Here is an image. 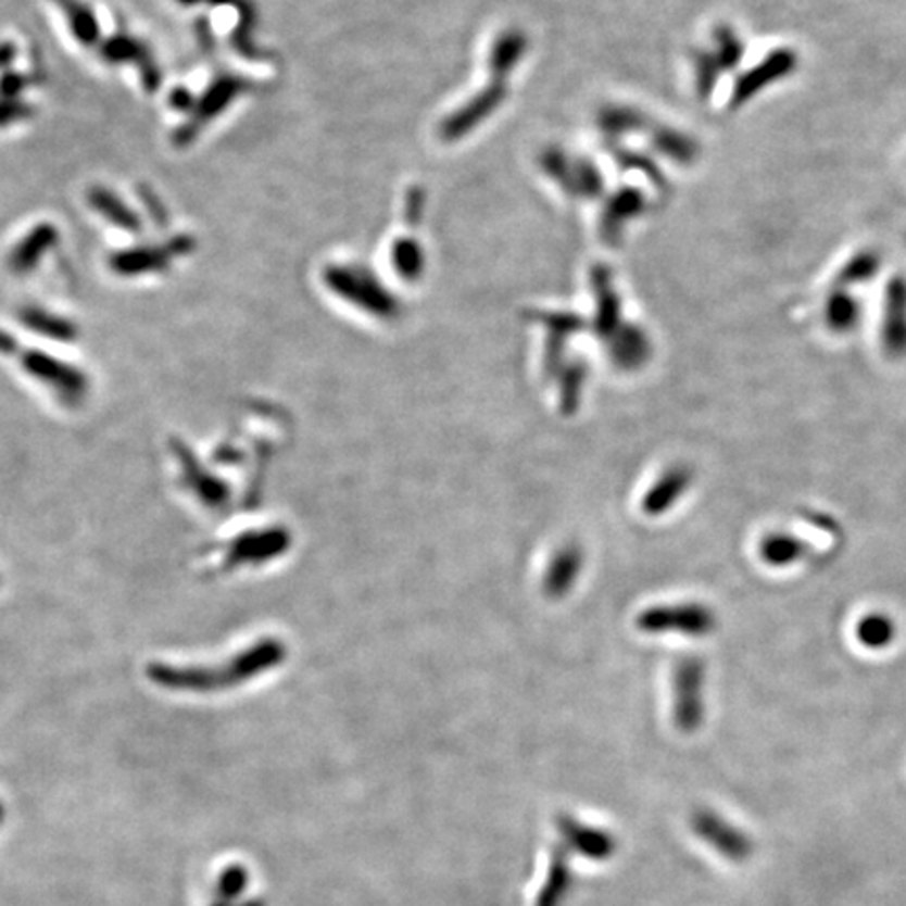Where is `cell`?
<instances>
[{"label":"cell","mask_w":906,"mask_h":906,"mask_svg":"<svg viewBox=\"0 0 906 906\" xmlns=\"http://www.w3.org/2000/svg\"><path fill=\"white\" fill-rule=\"evenodd\" d=\"M854 636L869 651H885L898 638V624L883 611H869L858 619Z\"/></svg>","instance_id":"cell-6"},{"label":"cell","mask_w":906,"mask_h":906,"mask_svg":"<svg viewBox=\"0 0 906 906\" xmlns=\"http://www.w3.org/2000/svg\"><path fill=\"white\" fill-rule=\"evenodd\" d=\"M290 545V533L284 529L265 531L261 536H252V540H246L238 548V561H267L277 556L279 552L288 550Z\"/></svg>","instance_id":"cell-8"},{"label":"cell","mask_w":906,"mask_h":906,"mask_svg":"<svg viewBox=\"0 0 906 906\" xmlns=\"http://www.w3.org/2000/svg\"><path fill=\"white\" fill-rule=\"evenodd\" d=\"M695 473L687 464H674L653 483L642 500V513L662 516L669 513L691 489Z\"/></svg>","instance_id":"cell-4"},{"label":"cell","mask_w":906,"mask_h":906,"mask_svg":"<svg viewBox=\"0 0 906 906\" xmlns=\"http://www.w3.org/2000/svg\"><path fill=\"white\" fill-rule=\"evenodd\" d=\"M55 242V231L49 227H40L36 234H32L26 242L20 246V250H15L13 254V269L15 272L24 273L30 272L32 265L40 259V250L49 248V243Z\"/></svg>","instance_id":"cell-10"},{"label":"cell","mask_w":906,"mask_h":906,"mask_svg":"<svg viewBox=\"0 0 906 906\" xmlns=\"http://www.w3.org/2000/svg\"><path fill=\"white\" fill-rule=\"evenodd\" d=\"M636 626L644 634H680L687 638H707L718 630V615L709 604H659L642 611Z\"/></svg>","instance_id":"cell-1"},{"label":"cell","mask_w":906,"mask_h":906,"mask_svg":"<svg viewBox=\"0 0 906 906\" xmlns=\"http://www.w3.org/2000/svg\"><path fill=\"white\" fill-rule=\"evenodd\" d=\"M162 265H164V256L155 250H137L135 254L116 259V267H121V272L126 273L146 272L150 267H162Z\"/></svg>","instance_id":"cell-13"},{"label":"cell","mask_w":906,"mask_h":906,"mask_svg":"<svg viewBox=\"0 0 906 906\" xmlns=\"http://www.w3.org/2000/svg\"><path fill=\"white\" fill-rule=\"evenodd\" d=\"M141 49H139V45L137 42H133L130 38H114L112 42H108V47H105V58L110 61H124V60H141V53H139Z\"/></svg>","instance_id":"cell-14"},{"label":"cell","mask_w":906,"mask_h":906,"mask_svg":"<svg viewBox=\"0 0 906 906\" xmlns=\"http://www.w3.org/2000/svg\"><path fill=\"white\" fill-rule=\"evenodd\" d=\"M579 569H581V552L575 545L563 548L548 567L544 579L545 594L552 599L565 596L571 590Z\"/></svg>","instance_id":"cell-7"},{"label":"cell","mask_w":906,"mask_h":906,"mask_svg":"<svg viewBox=\"0 0 906 906\" xmlns=\"http://www.w3.org/2000/svg\"><path fill=\"white\" fill-rule=\"evenodd\" d=\"M91 204L95 209H97V211L108 214V216H110V221L118 223L121 227H126V229H139V221H137V216H135L133 212L128 211L124 204H121L114 196H110L108 191H103V189H95L91 193Z\"/></svg>","instance_id":"cell-11"},{"label":"cell","mask_w":906,"mask_h":906,"mask_svg":"<svg viewBox=\"0 0 906 906\" xmlns=\"http://www.w3.org/2000/svg\"><path fill=\"white\" fill-rule=\"evenodd\" d=\"M565 833H567L569 842L579 847L590 858H608L615 850V840L608 833L579 827V825H574V820H567Z\"/></svg>","instance_id":"cell-9"},{"label":"cell","mask_w":906,"mask_h":906,"mask_svg":"<svg viewBox=\"0 0 906 906\" xmlns=\"http://www.w3.org/2000/svg\"><path fill=\"white\" fill-rule=\"evenodd\" d=\"M808 552V544L787 531H772L759 542V556L772 569L797 565Z\"/></svg>","instance_id":"cell-5"},{"label":"cell","mask_w":906,"mask_h":906,"mask_svg":"<svg viewBox=\"0 0 906 906\" xmlns=\"http://www.w3.org/2000/svg\"><path fill=\"white\" fill-rule=\"evenodd\" d=\"M61 7L65 9V13L72 20V28L74 34L85 42V45H92L97 38V24L92 20V13L78 0H58Z\"/></svg>","instance_id":"cell-12"},{"label":"cell","mask_w":906,"mask_h":906,"mask_svg":"<svg viewBox=\"0 0 906 906\" xmlns=\"http://www.w3.org/2000/svg\"><path fill=\"white\" fill-rule=\"evenodd\" d=\"M175 105H177V108H181V110L189 108V105H191V103H189V95H187V92H177V95H175Z\"/></svg>","instance_id":"cell-15"},{"label":"cell","mask_w":906,"mask_h":906,"mask_svg":"<svg viewBox=\"0 0 906 906\" xmlns=\"http://www.w3.org/2000/svg\"><path fill=\"white\" fill-rule=\"evenodd\" d=\"M181 2H198V0H181Z\"/></svg>","instance_id":"cell-16"},{"label":"cell","mask_w":906,"mask_h":906,"mask_svg":"<svg viewBox=\"0 0 906 906\" xmlns=\"http://www.w3.org/2000/svg\"><path fill=\"white\" fill-rule=\"evenodd\" d=\"M671 691H674V707H671V718H674V726L680 732H696L703 722H705V714H707V695H705V687H707V665L696 657V655H689L682 657L676 667H674V676H671Z\"/></svg>","instance_id":"cell-2"},{"label":"cell","mask_w":906,"mask_h":906,"mask_svg":"<svg viewBox=\"0 0 906 906\" xmlns=\"http://www.w3.org/2000/svg\"><path fill=\"white\" fill-rule=\"evenodd\" d=\"M691 829L705 846L712 847L728 863L743 865L754 856V838L716 810H695L691 816Z\"/></svg>","instance_id":"cell-3"}]
</instances>
